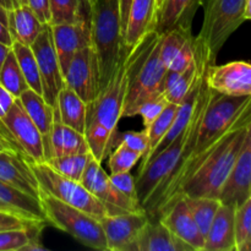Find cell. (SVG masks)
Here are the masks:
<instances>
[{"instance_id": "cell-27", "label": "cell", "mask_w": 251, "mask_h": 251, "mask_svg": "<svg viewBox=\"0 0 251 251\" xmlns=\"http://www.w3.org/2000/svg\"><path fill=\"white\" fill-rule=\"evenodd\" d=\"M19 100L29 119L41 131L44 139V145H46L50 135L51 126H53L54 107L46 102L43 96L31 88L24 91L19 97Z\"/></svg>"}, {"instance_id": "cell-46", "label": "cell", "mask_w": 251, "mask_h": 251, "mask_svg": "<svg viewBox=\"0 0 251 251\" xmlns=\"http://www.w3.org/2000/svg\"><path fill=\"white\" fill-rule=\"evenodd\" d=\"M131 0H119V9H120V21H122V33L124 37L125 27H126L127 15H129V9Z\"/></svg>"}, {"instance_id": "cell-22", "label": "cell", "mask_w": 251, "mask_h": 251, "mask_svg": "<svg viewBox=\"0 0 251 251\" xmlns=\"http://www.w3.org/2000/svg\"><path fill=\"white\" fill-rule=\"evenodd\" d=\"M199 6L200 0H163L158 9L156 31L162 34L176 26L191 28Z\"/></svg>"}, {"instance_id": "cell-1", "label": "cell", "mask_w": 251, "mask_h": 251, "mask_svg": "<svg viewBox=\"0 0 251 251\" xmlns=\"http://www.w3.org/2000/svg\"><path fill=\"white\" fill-rule=\"evenodd\" d=\"M250 123L251 118L227 132L189 168L183 183L163 212L181 196L218 199L242 150Z\"/></svg>"}, {"instance_id": "cell-51", "label": "cell", "mask_w": 251, "mask_h": 251, "mask_svg": "<svg viewBox=\"0 0 251 251\" xmlns=\"http://www.w3.org/2000/svg\"><path fill=\"white\" fill-rule=\"evenodd\" d=\"M6 150H9V147H7L6 145L4 144V141L0 139V152H4V151H6Z\"/></svg>"}, {"instance_id": "cell-20", "label": "cell", "mask_w": 251, "mask_h": 251, "mask_svg": "<svg viewBox=\"0 0 251 251\" xmlns=\"http://www.w3.org/2000/svg\"><path fill=\"white\" fill-rule=\"evenodd\" d=\"M136 251H194L159 220L149 218L139 235Z\"/></svg>"}, {"instance_id": "cell-28", "label": "cell", "mask_w": 251, "mask_h": 251, "mask_svg": "<svg viewBox=\"0 0 251 251\" xmlns=\"http://www.w3.org/2000/svg\"><path fill=\"white\" fill-rule=\"evenodd\" d=\"M43 227H29L0 232V251L43 250L37 240V234Z\"/></svg>"}, {"instance_id": "cell-31", "label": "cell", "mask_w": 251, "mask_h": 251, "mask_svg": "<svg viewBox=\"0 0 251 251\" xmlns=\"http://www.w3.org/2000/svg\"><path fill=\"white\" fill-rule=\"evenodd\" d=\"M92 158V153L91 152H86V153H75L66 154V156L60 157H51V158L47 159L46 163L49 167H51L54 171L58 172L59 174H61V176L80 181L86 167H87V164L90 163V161Z\"/></svg>"}, {"instance_id": "cell-35", "label": "cell", "mask_w": 251, "mask_h": 251, "mask_svg": "<svg viewBox=\"0 0 251 251\" xmlns=\"http://www.w3.org/2000/svg\"><path fill=\"white\" fill-rule=\"evenodd\" d=\"M235 251H251V198L235 210Z\"/></svg>"}, {"instance_id": "cell-3", "label": "cell", "mask_w": 251, "mask_h": 251, "mask_svg": "<svg viewBox=\"0 0 251 251\" xmlns=\"http://www.w3.org/2000/svg\"><path fill=\"white\" fill-rule=\"evenodd\" d=\"M161 33H147L126 55V93L123 117H135L144 102L164 93L168 69L159 55Z\"/></svg>"}, {"instance_id": "cell-8", "label": "cell", "mask_w": 251, "mask_h": 251, "mask_svg": "<svg viewBox=\"0 0 251 251\" xmlns=\"http://www.w3.org/2000/svg\"><path fill=\"white\" fill-rule=\"evenodd\" d=\"M0 139L9 150L16 152L28 163H44L47 161L43 136L25 112L19 98L7 114L0 119Z\"/></svg>"}, {"instance_id": "cell-29", "label": "cell", "mask_w": 251, "mask_h": 251, "mask_svg": "<svg viewBox=\"0 0 251 251\" xmlns=\"http://www.w3.org/2000/svg\"><path fill=\"white\" fill-rule=\"evenodd\" d=\"M181 198L185 200L201 234L206 237L211 223L222 202L220 199L215 198H189V196H181Z\"/></svg>"}, {"instance_id": "cell-39", "label": "cell", "mask_w": 251, "mask_h": 251, "mask_svg": "<svg viewBox=\"0 0 251 251\" xmlns=\"http://www.w3.org/2000/svg\"><path fill=\"white\" fill-rule=\"evenodd\" d=\"M195 59V47H194V36L184 43L180 50L178 51L172 63L169 64L168 71L172 73H181L191 65Z\"/></svg>"}, {"instance_id": "cell-26", "label": "cell", "mask_w": 251, "mask_h": 251, "mask_svg": "<svg viewBox=\"0 0 251 251\" xmlns=\"http://www.w3.org/2000/svg\"><path fill=\"white\" fill-rule=\"evenodd\" d=\"M0 201L14 208L26 220L36 223L47 225L39 199L25 194L19 189L0 180Z\"/></svg>"}, {"instance_id": "cell-19", "label": "cell", "mask_w": 251, "mask_h": 251, "mask_svg": "<svg viewBox=\"0 0 251 251\" xmlns=\"http://www.w3.org/2000/svg\"><path fill=\"white\" fill-rule=\"evenodd\" d=\"M90 151L87 139L85 134L66 126L58 119L54 113V122L50 135L46 144L47 159L51 157L66 156V154L86 153Z\"/></svg>"}, {"instance_id": "cell-7", "label": "cell", "mask_w": 251, "mask_h": 251, "mask_svg": "<svg viewBox=\"0 0 251 251\" xmlns=\"http://www.w3.org/2000/svg\"><path fill=\"white\" fill-rule=\"evenodd\" d=\"M29 166L38 181L39 193L48 194L68 205L80 208L97 220L109 215L107 206L93 196L81 181L61 176L46 162L29 163Z\"/></svg>"}, {"instance_id": "cell-52", "label": "cell", "mask_w": 251, "mask_h": 251, "mask_svg": "<svg viewBox=\"0 0 251 251\" xmlns=\"http://www.w3.org/2000/svg\"><path fill=\"white\" fill-rule=\"evenodd\" d=\"M162 2H163V0H157V4H158V9H159V6H161Z\"/></svg>"}, {"instance_id": "cell-47", "label": "cell", "mask_w": 251, "mask_h": 251, "mask_svg": "<svg viewBox=\"0 0 251 251\" xmlns=\"http://www.w3.org/2000/svg\"><path fill=\"white\" fill-rule=\"evenodd\" d=\"M24 4H27V0H0V6L5 7L6 10L15 9Z\"/></svg>"}, {"instance_id": "cell-33", "label": "cell", "mask_w": 251, "mask_h": 251, "mask_svg": "<svg viewBox=\"0 0 251 251\" xmlns=\"http://www.w3.org/2000/svg\"><path fill=\"white\" fill-rule=\"evenodd\" d=\"M0 85L6 88L15 98H19L24 91L29 88L12 49L7 54L0 70Z\"/></svg>"}, {"instance_id": "cell-41", "label": "cell", "mask_w": 251, "mask_h": 251, "mask_svg": "<svg viewBox=\"0 0 251 251\" xmlns=\"http://www.w3.org/2000/svg\"><path fill=\"white\" fill-rule=\"evenodd\" d=\"M46 225L32 222L14 212L0 210V232L14 229H25L29 227H44Z\"/></svg>"}, {"instance_id": "cell-25", "label": "cell", "mask_w": 251, "mask_h": 251, "mask_svg": "<svg viewBox=\"0 0 251 251\" xmlns=\"http://www.w3.org/2000/svg\"><path fill=\"white\" fill-rule=\"evenodd\" d=\"M203 80H205V73H203L202 75L196 80V82L194 83L191 90L188 92V95H186L185 97H184V100L179 103L178 109H176V118H174V122L173 124H172L171 129H169L168 134L164 136V139L162 140L161 144H159L158 146H157V149L154 150L151 158L154 156V154H157L158 152H161L162 150L166 149L172 141H174V140H176V137H178L179 135L186 129V126H188L189 122H190L191 119V115H193L194 109H195L196 103H198V98H199V95H200V90H201V86H202ZM151 158L149 159V162L151 161ZM149 162H147V163H149ZM146 164H145V166H146ZM144 167H142V168H144Z\"/></svg>"}, {"instance_id": "cell-9", "label": "cell", "mask_w": 251, "mask_h": 251, "mask_svg": "<svg viewBox=\"0 0 251 251\" xmlns=\"http://www.w3.org/2000/svg\"><path fill=\"white\" fill-rule=\"evenodd\" d=\"M31 48L41 75L42 95L46 102L54 107L59 92L65 86V81L54 46L50 24L44 25L36 41L31 44Z\"/></svg>"}, {"instance_id": "cell-14", "label": "cell", "mask_w": 251, "mask_h": 251, "mask_svg": "<svg viewBox=\"0 0 251 251\" xmlns=\"http://www.w3.org/2000/svg\"><path fill=\"white\" fill-rule=\"evenodd\" d=\"M251 198V123L242 150L227 181L221 190L220 201L238 207Z\"/></svg>"}, {"instance_id": "cell-2", "label": "cell", "mask_w": 251, "mask_h": 251, "mask_svg": "<svg viewBox=\"0 0 251 251\" xmlns=\"http://www.w3.org/2000/svg\"><path fill=\"white\" fill-rule=\"evenodd\" d=\"M126 50L112 80L87 104L85 136L92 156L102 163L110 153L117 139V126L123 118L126 93Z\"/></svg>"}, {"instance_id": "cell-11", "label": "cell", "mask_w": 251, "mask_h": 251, "mask_svg": "<svg viewBox=\"0 0 251 251\" xmlns=\"http://www.w3.org/2000/svg\"><path fill=\"white\" fill-rule=\"evenodd\" d=\"M64 81L86 103H90L100 93V63L93 46L78 50L69 63Z\"/></svg>"}, {"instance_id": "cell-37", "label": "cell", "mask_w": 251, "mask_h": 251, "mask_svg": "<svg viewBox=\"0 0 251 251\" xmlns=\"http://www.w3.org/2000/svg\"><path fill=\"white\" fill-rule=\"evenodd\" d=\"M81 2L82 0H50V25L75 22Z\"/></svg>"}, {"instance_id": "cell-43", "label": "cell", "mask_w": 251, "mask_h": 251, "mask_svg": "<svg viewBox=\"0 0 251 251\" xmlns=\"http://www.w3.org/2000/svg\"><path fill=\"white\" fill-rule=\"evenodd\" d=\"M27 5L42 24H50V0H27Z\"/></svg>"}, {"instance_id": "cell-23", "label": "cell", "mask_w": 251, "mask_h": 251, "mask_svg": "<svg viewBox=\"0 0 251 251\" xmlns=\"http://www.w3.org/2000/svg\"><path fill=\"white\" fill-rule=\"evenodd\" d=\"M54 113L63 124L85 134L87 103L68 86H64L56 97Z\"/></svg>"}, {"instance_id": "cell-18", "label": "cell", "mask_w": 251, "mask_h": 251, "mask_svg": "<svg viewBox=\"0 0 251 251\" xmlns=\"http://www.w3.org/2000/svg\"><path fill=\"white\" fill-rule=\"evenodd\" d=\"M235 210L221 203L205 237L203 251H235Z\"/></svg>"}, {"instance_id": "cell-32", "label": "cell", "mask_w": 251, "mask_h": 251, "mask_svg": "<svg viewBox=\"0 0 251 251\" xmlns=\"http://www.w3.org/2000/svg\"><path fill=\"white\" fill-rule=\"evenodd\" d=\"M12 51L16 56L17 63H19L20 69L24 74L25 80H26L28 87L31 90L36 91L39 95H42L41 75H39L36 56L32 51L31 46H25V44L19 43V42H14L12 43Z\"/></svg>"}, {"instance_id": "cell-10", "label": "cell", "mask_w": 251, "mask_h": 251, "mask_svg": "<svg viewBox=\"0 0 251 251\" xmlns=\"http://www.w3.org/2000/svg\"><path fill=\"white\" fill-rule=\"evenodd\" d=\"M80 181L93 196L107 206L109 215L145 211L140 202L126 198L113 185L109 176L102 168L100 162L95 157L87 164Z\"/></svg>"}, {"instance_id": "cell-36", "label": "cell", "mask_w": 251, "mask_h": 251, "mask_svg": "<svg viewBox=\"0 0 251 251\" xmlns=\"http://www.w3.org/2000/svg\"><path fill=\"white\" fill-rule=\"evenodd\" d=\"M141 158L142 154L140 152L134 151L132 149L127 147L126 145L120 142L109 153L108 166H109L110 174L130 172L134 168L135 164L139 163V161Z\"/></svg>"}, {"instance_id": "cell-50", "label": "cell", "mask_w": 251, "mask_h": 251, "mask_svg": "<svg viewBox=\"0 0 251 251\" xmlns=\"http://www.w3.org/2000/svg\"><path fill=\"white\" fill-rule=\"evenodd\" d=\"M0 210L1 211H7V212H14V213H17L16 211L14 210V208H11L10 207V206H7L6 203H4V202H1V201H0ZM17 215H20V213H17ZM21 216V215H20ZM25 218V217H24Z\"/></svg>"}, {"instance_id": "cell-6", "label": "cell", "mask_w": 251, "mask_h": 251, "mask_svg": "<svg viewBox=\"0 0 251 251\" xmlns=\"http://www.w3.org/2000/svg\"><path fill=\"white\" fill-rule=\"evenodd\" d=\"M39 201L47 223L68 233L85 247L107 251V242L100 220L48 194L39 193Z\"/></svg>"}, {"instance_id": "cell-4", "label": "cell", "mask_w": 251, "mask_h": 251, "mask_svg": "<svg viewBox=\"0 0 251 251\" xmlns=\"http://www.w3.org/2000/svg\"><path fill=\"white\" fill-rule=\"evenodd\" d=\"M91 37L100 63V92L109 83L119 66L125 47L122 33L119 0H92Z\"/></svg>"}, {"instance_id": "cell-24", "label": "cell", "mask_w": 251, "mask_h": 251, "mask_svg": "<svg viewBox=\"0 0 251 251\" xmlns=\"http://www.w3.org/2000/svg\"><path fill=\"white\" fill-rule=\"evenodd\" d=\"M9 15V29L14 42L31 46L38 34L41 33L44 25L29 9L27 4L7 10Z\"/></svg>"}, {"instance_id": "cell-30", "label": "cell", "mask_w": 251, "mask_h": 251, "mask_svg": "<svg viewBox=\"0 0 251 251\" xmlns=\"http://www.w3.org/2000/svg\"><path fill=\"white\" fill-rule=\"evenodd\" d=\"M176 109H178V104L168 103L167 107L164 108L163 112L161 113V115H159L151 125L145 127V130L147 131V135H149L150 146L149 152L146 153V156L141 159L142 163L141 166H140V168H142V167L149 162V159L151 158L154 150H156L157 146L161 144V141L164 139V136L168 134L169 129H171L172 124H173L174 122V118H176Z\"/></svg>"}, {"instance_id": "cell-13", "label": "cell", "mask_w": 251, "mask_h": 251, "mask_svg": "<svg viewBox=\"0 0 251 251\" xmlns=\"http://www.w3.org/2000/svg\"><path fill=\"white\" fill-rule=\"evenodd\" d=\"M205 82L211 90L222 95L251 96V64L239 60L208 65Z\"/></svg>"}, {"instance_id": "cell-34", "label": "cell", "mask_w": 251, "mask_h": 251, "mask_svg": "<svg viewBox=\"0 0 251 251\" xmlns=\"http://www.w3.org/2000/svg\"><path fill=\"white\" fill-rule=\"evenodd\" d=\"M193 37L191 28L184 26H176L169 31L161 34V46H159V55L162 61L168 69L169 64L178 54L181 47L188 39Z\"/></svg>"}, {"instance_id": "cell-5", "label": "cell", "mask_w": 251, "mask_h": 251, "mask_svg": "<svg viewBox=\"0 0 251 251\" xmlns=\"http://www.w3.org/2000/svg\"><path fill=\"white\" fill-rule=\"evenodd\" d=\"M247 0H200L203 21L194 47L208 65L216 64L218 53L245 20Z\"/></svg>"}, {"instance_id": "cell-15", "label": "cell", "mask_w": 251, "mask_h": 251, "mask_svg": "<svg viewBox=\"0 0 251 251\" xmlns=\"http://www.w3.org/2000/svg\"><path fill=\"white\" fill-rule=\"evenodd\" d=\"M176 237L190 245L194 251H203L205 237L201 234L183 198L174 201L158 218Z\"/></svg>"}, {"instance_id": "cell-44", "label": "cell", "mask_w": 251, "mask_h": 251, "mask_svg": "<svg viewBox=\"0 0 251 251\" xmlns=\"http://www.w3.org/2000/svg\"><path fill=\"white\" fill-rule=\"evenodd\" d=\"M0 42L10 47H12V43H14V39H12L9 29L7 10L2 6H0Z\"/></svg>"}, {"instance_id": "cell-42", "label": "cell", "mask_w": 251, "mask_h": 251, "mask_svg": "<svg viewBox=\"0 0 251 251\" xmlns=\"http://www.w3.org/2000/svg\"><path fill=\"white\" fill-rule=\"evenodd\" d=\"M109 178L113 185H114L120 193L124 194L126 198L139 202V199H137V193H136V185H135V178L131 176L130 172L110 174ZM140 205H141V203H140Z\"/></svg>"}, {"instance_id": "cell-40", "label": "cell", "mask_w": 251, "mask_h": 251, "mask_svg": "<svg viewBox=\"0 0 251 251\" xmlns=\"http://www.w3.org/2000/svg\"><path fill=\"white\" fill-rule=\"evenodd\" d=\"M120 142L126 145L127 147L132 149L134 151L140 152V153L142 154V158H144V157L146 156L147 152H149L150 140L146 130H144V131L125 132V134H123L122 136H120L119 140H115V144H120Z\"/></svg>"}, {"instance_id": "cell-49", "label": "cell", "mask_w": 251, "mask_h": 251, "mask_svg": "<svg viewBox=\"0 0 251 251\" xmlns=\"http://www.w3.org/2000/svg\"><path fill=\"white\" fill-rule=\"evenodd\" d=\"M245 20L251 21V0H247L245 4Z\"/></svg>"}, {"instance_id": "cell-21", "label": "cell", "mask_w": 251, "mask_h": 251, "mask_svg": "<svg viewBox=\"0 0 251 251\" xmlns=\"http://www.w3.org/2000/svg\"><path fill=\"white\" fill-rule=\"evenodd\" d=\"M208 63L201 54L195 50V59L188 69L181 73L168 71L166 77V88L164 96L169 103L179 104L184 100L194 83L202 75L207 69Z\"/></svg>"}, {"instance_id": "cell-38", "label": "cell", "mask_w": 251, "mask_h": 251, "mask_svg": "<svg viewBox=\"0 0 251 251\" xmlns=\"http://www.w3.org/2000/svg\"><path fill=\"white\" fill-rule=\"evenodd\" d=\"M168 103L169 102L167 100L164 93L153 96V97L149 98L146 102L142 103L141 107L137 110V115L142 118L144 126L147 127L149 125H151L161 115V113L163 112Z\"/></svg>"}, {"instance_id": "cell-16", "label": "cell", "mask_w": 251, "mask_h": 251, "mask_svg": "<svg viewBox=\"0 0 251 251\" xmlns=\"http://www.w3.org/2000/svg\"><path fill=\"white\" fill-rule=\"evenodd\" d=\"M157 17V0H131L124 33V43L129 50L136 47L147 33L156 29Z\"/></svg>"}, {"instance_id": "cell-17", "label": "cell", "mask_w": 251, "mask_h": 251, "mask_svg": "<svg viewBox=\"0 0 251 251\" xmlns=\"http://www.w3.org/2000/svg\"><path fill=\"white\" fill-rule=\"evenodd\" d=\"M0 180L39 199V185L26 159L11 150L0 152Z\"/></svg>"}, {"instance_id": "cell-12", "label": "cell", "mask_w": 251, "mask_h": 251, "mask_svg": "<svg viewBox=\"0 0 251 251\" xmlns=\"http://www.w3.org/2000/svg\"><path fill=\"white\" fill-rule=\"evenodd\" d=\"M149 218L145 211L115 213L100 218L107 251H136L137 239Z\"/></svg>"}, {"instance_id": "cell-48", "label": "cell", "mask_w": 251, "mask_h": 251, "mask_svg": "<svg viewBox=\"0 0 251 251\" xmlns=\"http://www.w3.org/2000/svg\"><path fill=\"white\" fill-rule=\"evenodd\" d=\"M11 49H12V47L6 46V44H4V43H1V42H0V70H1L2 64H4L5 59H6L7 54L11 51Z\"/></svg>"}, {"instance_id": "cell-45", "label": "cell", "mask_w": 251, "mask_h": 251, "mask_svg": "<svg viewBox=\"0 0 251 251\" xmlns=\"http://www.w3.org/2000/svg\"><path fill=\"white\" fill-rule=\"evenodd\" d=\"M15 100H16V98L6 88L0 85V119L7 114Z\"/></svg>"}]
</instances>
